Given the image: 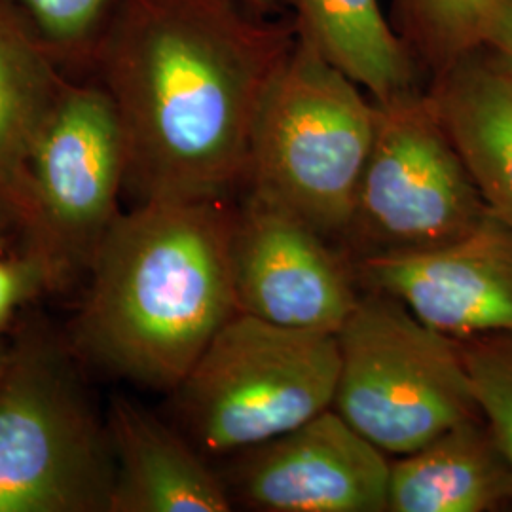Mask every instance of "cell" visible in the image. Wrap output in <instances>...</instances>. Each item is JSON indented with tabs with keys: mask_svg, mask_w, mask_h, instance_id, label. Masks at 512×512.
<instances>
[{
	"mask_svg": "<svg viewBox=\"0 0 512 512\" xmlns=\"http://www.w3.org/2000/svg\"><path fill=\"white\" fill-rule=\"evenodd\" d=\"M296 38L349 76L376 103L427 88L429 80L380 0H279Z\"/></svg>",
	"mask_w": 512,
	"mask_h": 512,
	"instance_id": "2e32d148",
	"label": "cell"
},
{
	"mask_svg": "<svg viewBox=\"0 0 512 512\" xmlns=\"http://www.w3.org/2000/svg\"><path fill=\"white\" fill-rule=\"evenodd\" d=\"M239 2H243L247 8L255 10L258 14H264V16H275L281 10L279 0H239Z\"/></svg>",
	"mask_w": 512,
	"mask_h": 512,
	"instance_id": "7402d4cb",
	"label": "cell"
},
{
	"mask_svg": "<svg viewBox=\"0 0 512 512\" xmlns=\"http://www.w3.org/2000/svg\"><path fill=\"white\" fill-rule=\"evenodd\" d=\"M482 48L512 82V0H497Z\"/></svg>",
	"mask_w": 512,
	"mask_h": 512,
	"instance_id": "44dd1931",
	"label": "cell"
},
{
	"mask_svg": "<svg viewBox=\"0 0 512 512\" xmlns=\"http://www.w3.org/2000/svg\"><path fill=\"white\" fill-rule=\"evenodd\" d=\"M495 2L389 0V18L431 80L482 48Z\"/></svg>",
	"mask_w": 512,
	"mask_h": 512,
	"instance_id": "e0dca14e",
	"label": "cell"
},
{
	"mask_svg": "<svg viewBox=\"0 0 512 512\" xmlns=\"http://www.w3.org/2000/svg\"><path fill=\"white\" fill-rule=\"evenodd\" d=\"M114 456L110 512H230L234 503L217 463L126 395L105 410Z\"/></svg>",
	"mask_w": 512,
	"mask_h": 512,
	"instance_id": "7c38bea8",
	"label": "cell"
},
{
	"mask_svg": "<svg viewBox=\"0 0 512 512\" xmlns=\"http://www.w3.org/2000/svg\"><path fill=\"white\" fill-rule=\"evenodd\" d=\"M442 124L497 219L512 230V82L484 48L429 80Z\"/></svg>",
	"mask_w": 512,
	"mask_h": 512,
	"instance_id": "5bb4252c",
	"label": "cell"
},
{
	"mask_svg": "<svg viewBox=\"0 0 512 512\" xmlns=\"http://www.w3.org/2000/svg\"><path fill=\"white\" fill-rule=\"evenodd\" d=\"M488 215L429 90L376 103L374 143L338 243L351 264L444 247Z\"/></svg>",
	"mask_w": 512,
	"mask_h": 512,
	"instance_id": "ba28073f",
	"label": "cell"
},
{
	"mask_svg": "<svg viewBox=\"0 0 512 512\" xmlns=\"http://www.w3.org/2000/svg\"><path fill=\"white\" fill-rule=\"evenodd\" d=\"M128 184L126 135L97 82L67 78L29 160L27 196L14 232L19 253L42 275L46 293L86 281L93 256L118 219Z\"/></svg>",
	"mask_w": 512,
	"mask_h": 512,
	"instance_id": "8992f818",
	"label": "cell"
},
{
	"mask_svg": "<svg viewBox=\"0 0 512 512\" xmlns=\"http://www.w3.org/2000/svg\"><path fill=\"white\" fill-rule=\"evenodd\" d=\"M2 245H4V241H2V226H0V255H2Z\"/></svg>",
	"mask_w": 512,
	"mask_h": 512,
	"instance_id": "cb8c5ba5",
	"label": "cell"
},
{
	"mask_svg": "<svg viewBox=\"0 0 512 512\" xmlns=\"http://www.w3.org/2000/svg\"><path fill=\"white\" fill-rule=\"evenodd\" d=\"M234 509L387 512L391 461L332 408L217 461Z\"/></svg>",
	"mask_w": 512,
	"mask_h": 512,
	"instance_id": "9c48e42d",
	"label": "cell"
},
{
	"mask_svg": "<svg viewBox=\"0 0 512 512\" xmlns=\"http://www.w3.org/2000/svg\"><path fill=\"white\" fill-rule=\"evenodd\" d=\"M65 332L25 321L0 368V512H110L107 414Z\"/></svg>",
	"mask_w": 512,
	"mask_h": 512,
	"instance_id": "3957f363",
	"label": "cell"
},
{
	"mask_svg": "<svg viewBox=\"0 0 512 512\" xmlns=\"http://www.w3.org/2000/svg\"><path fill=\"white\" fill-rule=\"evenodd\" d=\"M456 342L478 408L512 463V332Z\"/></svg>",
	"mask_w": 512,
	"mask_h": 512,
	"instance_id": "d6986e66",
	"label": "cell"
},
{
	"mask_svg": "<svg viewBox=\"0 0 512 512\" xmlns=\"http://www.w3.org/2000/svg\"><path fill=\"white\" fill-rule=\"evenodd\" d=\"M4 355H6V344L2 342L0 338V368H2V361H4Z\"/></svg>",
	"mask_w": 512,
	"mask_h": 512,
	"instance_id": "603a6c76",
	"label": "cell"
},
{
	"mask_svg": "<svg viewBox=\"0 0 512 512\" xmlns=\"http://www.w3.org/2000/svg\"><path fill=\"white\" fill-rule=\"evenodd\" d=\"M239 198L232 247L239 311L287 329L336 334L363 294L351 260L291 213Z\"/></svg>",
	"mask_w": 512,
	"mask_h": 512,
	"instance_id": "30bf717a",
	"label": "cell"
},
{
	"mask_svg": "<svg viewBox=\"0 0 512 512\" xmlns=\"http://www.w3.org/2000/svg\"><path fill=\"white\" fill-rule=\"evenodd\" d=\"M338 370L336 334L239 311L169 391L173 425L217 463L332 408Z\"/></svg>",
	"mask_w": 512,
	"mask_h": 512,
	"instance_id": "5b68a950",
	"label": "cell"
},
{
	"mask_svg": "<svg viewBox=\"0 0 512 512\" xmlns=\"http://www.w3.org/2000/svg\"><path fill=\"white\" fill-rule=\"evenodd\" d=\"M63 69L92 67L118 0H14Z\"/></svg>",
	"mask_w": 512,
	"mask_h": 512,
	"instance_id": "ac0fdd59",
	"label": "cell"
},
{
	"mask_svg": "<svg viewBox=\"0 0 512 512\" xmlns=\"http://www.w3.org/2000/svg\"><path fill=\"white\" fill-rule=\"evenodd\" d=\"M234 198H160L120 213L93 256L67 338L86 365L171 391L226 321Z\"/></svg>",
	"mask_w": 512,
	"mask_h": 512,
	"instance_id": "7a4b0ae2",
	"label": "cell"
},
{
	"mask_svg": "<svg viewBox=\"0 0 512 512\" xmlns=\"http://www.w3.org/2000/svg\"><path fill=\"white\" fill-rule=\"evenodd\" d=\"M42 293H46L42 275L27 256L0 255V338L16 310Z\"/></svg>",
	"mask_w": 512,
	"mask_h": 512,
	"instance_id": "ffe728a7",
	"label": "cell"
},
{
	"mask_svg": "<svg viewBox=\"0 0 512 512\" xmlns=\"http://www.w3.org/2000/svg\"><path fill=\"white\" fill-rule=\"evenodd\" d=\"M296 42L239 0H118L92 69L118 110L139 202L234 198L256 109Z\"/></svg>",
	"mask_w": 512,
	"mask_h": 512,
	"instance_id": "6da1fadb",
	"label": "cell"
},
{
	"mask_svg": "<svg viewBox=\"0 0 512 512\" xmlns=\"http://www.w3.org/2000/svg\"><path fill=\"white\" fill-rule=\"evenodd\" d=\"M353 266L363 291L399 300L452 340L512 332V230L492 211L473 232L444 247L365 258Z\"/></svg>",
	"mask_w": 512,
	"mask_h": 512,
	"instance_id": "8fae6325",
	"label": "cell"
},
{
	"mask_svg": "<svg viewBox=\"0 0 512 512\" xmlns=\"http://www.w3.org/2000/svg\"><path fill=\"white\" fill-rule=\"evenodd\" d=\"M374 131V99L296 38L256 109L239 194L291 213L338 247Z\"/></svg>",
	"mask_w": 512,
	"mask_h": 512,
	"instance_id": "277c9868",
	"label": "cell"
},
{
	"mask_svg": "<svg viewBox=\"0 0 512 512\" xmlns=\"http://www.w3.org/2000/svg\"><path fill=\"white\" fill-rule=\"evenodd\" d=\"M336 338L332 410L387 456H406L482 416L458 342L399 300L363 291Z\"/></svg>",
	"mask_w": 512,
	"mask_h": 512,
	"instance_id": "52a82bcc",
	"label": "cell"
},
{
	"mask_svg": "<svg viewBox=\"0 0 512 512\" xmlns=\"http://www.w3.org/2000/svg\"><path fill=\"white\" fill-rule=\"evenodd\" d=\"M67 82L46 42L14 0H0V226L16 228L29 183V160Z\"/></svg>",
	"mask_w": 512,
	"mask_h": 512,
	"instance_id": "9a60e30c",
	"label": "cell"
},
{
	"mask_svg": "<svg viewBox=\"0 0 512 512\" xmlns=\"http://www.w3.org/2000/svg\"><path fill=\"white\" fill-rule=\"evenodd\" d=\"M511 501V459L484 416L391 461L389 512H486Z\"/></svg>",
	"mask_w": 512,
	"mask_h": 512,
	"instance_id": "4fadbf2b",
	"label": "cell"
}]
</instances>
